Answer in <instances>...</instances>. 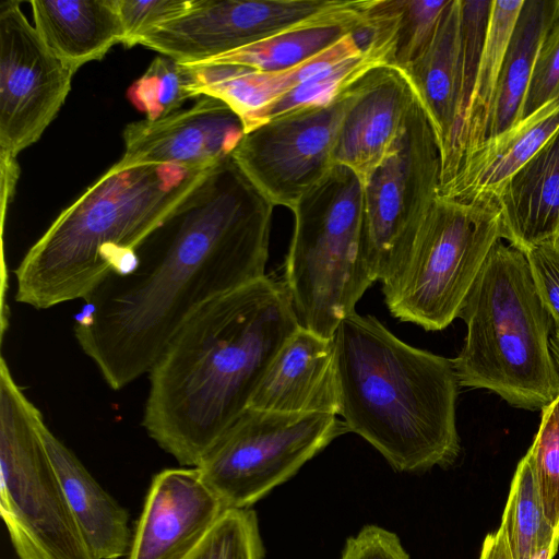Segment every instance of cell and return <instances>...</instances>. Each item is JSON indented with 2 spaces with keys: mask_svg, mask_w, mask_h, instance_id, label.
Segmentation results:
<instances>
[{
  "mask_svg": "<svg viewBox=\"0 0 559 559\" xmlns=\"http://www.w3.org/2000/svg\"><path fill=\"white\" fill-rule=\"evenodd\" d=\"M550 348L559 371V334H555L550 340Z\"/></svg>",
  "mask_w": 559,
  "mask_h": 559,
  "instance_id": "obj_37",
  "label": "cell"
},
{
  "mask_svg": "<svg viewBox=\"0 0 559 559\" xmlns=\"http://www.w3.org/2000/svg\"><path fill=\"white\" fill-rule=\"evenodd\" d=\"M418 95L397 68L377 66L359 78L358 94L336 136L335 165L353 170L362 186L393 151Z\"/></svg>",
  "mask_w": 559,
  "mask_h": 559,
  "instance_id": "obj_16",
  "label": "cell"
},
{
  "mask_svg": "<svg viewBox=\"0 0 559 559\" xmlns=\"http://www.w3.org/2000/svg\"><path fill=\"white\" fill-rule=\"evenodd\" d=\"M538 295L559 333V245L545 242L524 251Z\"/></svg>",
  "mask_w": 559,
  "mask_h": 559,
  "instance_id": "obj_34",
  "label": "cell"
},
{
  "mask_svg": "<svg viewBox=\"0 0 559 559\" xmlns=\"http://www.w3.org/2000/svg\"><path fill=\"white\" fill-rule=\"evenodd\" d=\"M503 240L496 202L438 197L406 261L382 284L393 317L426 331L459 318L492 247Z\"/></svg>",
  "mask_w": 559,
  "mask_h": 559,
  "instance_id": "obj_8",
  "label": "cell"
},
{
  "mask_svg": "<svg viewBox=\"0 0 559 559\" xmlns=\"http://www.w3.org/2000/svg\"><path fill=\"white\" fill-rule=\"evenodd\" d=\"M128 98L146 114V119L155 120L181 109L198 95L190 67L160 55L130 86Z\"/></svg>",
  "mask_w": 559,
  "mask_h": 559,
  "instance_id": "obj_29",
  "label": "cell"
},
{
  "mask_svg": "<svg viewBox=\"0 0 559 559\" xmlns=\"http://www.w3.org/2000/svg\"><path fill=\"white\" fill-rule=\"evenodd\" d=\"M211 168L114 164L26 252L15 270V299L36 309L85 300L109 275L129 272L140 245Z\"/></svg>",
  "mask_w": 559,
  "mask_h": 559,
  "instance_id": "obj_4",
  "label": "cell"
},
{
  "mask_svg": "<svg viewBox=\"0 0 559 559\" xmlns=\"http://www.w3.org/2000/svg\"><path fill=\"white\" fill-rule=\"evenodd\" d=\"M273 209L230 155L144 239L129 272L85 299L74 335L111 389L148 372L206 304L266 276Z\"/></svg>",
  "mask_w": 559,
  "mask_h": 559,
  "instance_id": "obj_1",
  "label": "cell"
},
{
  "mask_svg": "<svg viewBox=\"0 0 559 559\" xmlns=\"http://www.w3.org/2000/svg\"><path fill=\"white\" fill-rule=\"evenodd\" d=\"M246 133L240 116L223 100L201 95L189 108L129 123L118 167L171 166L209 169L230 156Z\"/></svg>",
  "mask_w": 559,
  "mask_h": 559,
  "instance_id": "obj_14",
  "label": "cell"
},
{
  "mask_svg": "<svg viewBox=\"0 0 559 559\" xmlns=\"http://www.w3.org/2000/svg\"><path fill=\"white\" fill-rule=\"evenodd\" d=\"M347 0H191L139 45L182 63L212 60L334 12Z\"/></svg>",
  "mask_w": 559,
  "mask_h": 559,
  "instance_id": "obj_13",
  "label": "cell"
},
{
  "mask_svg": "<svg viewBox=\"0 0 559 559\" xmlns=\"http://www.w3.org/2000/svg\"><path fill=\"white\" fill-rule=\"evenodd\" d=\"M369 3L370 0H348L334 12L212 60L238 63L265 73L293 69L365 25Z\"/></svg>",
  "mask_w": 559,
  "mask_h": 559,
  "instance_id": "obj_25",
  "label": "cell"
},
{
  "mask_svg": "<svg viewBox=\"0 0 559 559\" xmlns=\"http://www.w3.org/2000/svg\"><path fill=\"white\" fill-rule=\"evenodd\" d=\"M299 325L285 285L267 276L206 304L148 371L147 435L179 464L197 467L249 407Z\"/></svg>",
  "mask_w": 559,
  "mask_h": 559,
  "instance_id": "obj_2",
  "label": "cell"
},
{
  "mask_svg": "<svg viewBox=\"0 0 559 559\" xmlns=\"http://www.w3.org/2000/svg\"><path fill=\"white\" fill-rule=\"evenodd\" d=\"M39 409L0 364V512L19 559H97L46 449Z\"/></svg>",
  "mask_w": 559,
  "mask_h": 559,
  "instance_id": "obj_7",
  "label": "cell"
},
{
  "mask_svg": "<svg viewBox=\"0 0 559 559\" xmlns=\"http://www.w3.org/2000/svg\"><path fill=\"white\" fill-rule=\"evenodd\" d=\"M333 342L347 432L400 472L452 465L461 452L452 359L413 347L356 311L342 320Z\"/></svg>",
  "mask_w": 559,
  "mask_h": 559,
  "instance_id": "obj_3",
  "label": "cell"
},
{
  "mask_svg": "<svg viewBox=\"0 0 559 559\" xmlns=\"http://www.w3.org/2000/svg\"><path fill=\"white\" fill-rule=\"evenodd\" d=\"M370 33L361 26L338 43L293 69L265 73L249 67L223 62L202 61L187 63L194 78L198 97L210 95L226 103L243 121L297 87L328 64L370 47Z\"/></svg>",
  "mask_w": 559,
  "mask_h": 559,
  "instance_id": "obj_18",
  "label": "cell"
},
{
  "mask_svg": "<svg viewBox=\"0 0 559 559\" xmlns=\"http://www.w3.org/2000/svg\"><path fill=\"white\" fill-rule=\"evenodd\" d=\"M29 4L37 33L74 72L123 41L116 0H33Z\"/></svg>",
  "mask_w": 559,
  "mask_h": 559,
  "instance_id": "obj_22",
  "label": "cell"
},
{
  "mask_svg": "<svg viewBox=\"0 0 559 559\" xmlns=\"http://www.w3.org/2000/svg\"><path fill=\"white\" fill-rule=\"evenodd\" d=\"M555 241L559 245V236L557 237V239Z\"/></svg>",
  "mask_w": 559,
  "mask_h": 559,
  "instance_id": "obj_39",
  "label": "cell"
},
{
  "mask_svg": "<svg viewBox=\"0 0 559 559\" xmlns=\"http://www.w3.org/2000/svg\"><path fill=\"white\" fill-rule=\"evenodd\" d=\"M362 188L353 170L335 165L292 210L284 285L299 324L328 338L373 284L360 253Z\"/></svg>",
  "mask_w": 559,
  "mask_h": 559,
  "instance_id": "obj_6",
  "label": "cell"
},
{
  "mask_svg": "<svg viewBox=\"0 0 559 559\" xmlns=\"http://www.w3.org/2000/svg\"><path fill=\"white\" fill-rule=\"evenodd\" d=\"M249 407L287 414L338 416L333 338L299 325L274 357Z\"/></svg>",
  "mask_w": 559,
  "mask_h": 559,
  "instance_id": "obj_17",
  "label": "cell"
},
{
  "mask_svg": "<svg viewBox=\"0 0 559 559\" xmlns=\"http://www.w3.org/2000/svg\"><path fill=\"white\" fill-rule=\"evenodd\" d=\"M500 526L513 559H530L546 549H558L559 533L545 514L536 476L526 454L516 466Z\"/></svg>",
  "mask_w": 559,
  "mask_h": 559,
  "instance_id": "obj_28",
  "label": "cell"
},
{
  "mask_svg": "<svg viewBox=\"0 0 559 559\" xmlns=\"http://www.w3.org/2000/svg\"><path fill=\"white\" fill-rule=\"evenodd\" d=\"M255 512L227 509L200 545L185 559H263Z\"/></svg>",
  "mask_w": 559,
  "mask_h": 559,
  "instance_id": "obj_30",
  "label": "cell"
},
{
  "mask_svg": "<svg viewBox=\"0 0 559 559\" xmlns=\"http://www.w3.org/2000/svg\"><path fill=\"white\" fill-rule=\"evenodd\" d=\"M340 559H409V556L394 533L366 525L346 540Z\"/></svg>",
  "mask_w": 559,
  "mask_h": 559,
  "instance_id": "obj_35",
  "label": "cell"
},
{
  "mask_svg": "<svg viewBox=\"0 0 559 559\" xmlns=\"http://www.w3.org/2000/svg\"><path fill=\"white\" fill-rule=\"evenodd\" d=\"M191 0H116L127 47L139 45L150 33L179 17L190 8Z\"/></svg>",
  "mask_w": 559,
  "mask_h": 559,
  "instance_id": "obj_32",
  "label": "cell"
},
{
  "mask_svg": "<svg viewBox=\"0 0 559 559\" xmlns=\"http://www.w3.org/2000/svg\"><path fill=\"white\" fill-rule=\"evenodd\" d=\"M557 97H559V23L549 31L539 48L519 121L530 117Z\"/></svg>",
  "mask_w": 559,
  "mask_h": 559,
  "instance_id": "obj_33",
  "label": "cell"
},
{
  "mask_svg": "<svg viewBox=\"0 0 559 559\" xmlns=\"http://www.w3.org/2000/svg\"><path fill=\"white\" fill-rule=\"evenodd\" d=\"M225 510L197 467L163 469L152 479L127 559H185Z\"/></svg>",
  "mask_w": 559,
  "mask_h": 559,
  "instance_id": "obj_15",
  "label": "cell"
},
{
  "mask_svg": "<svg viewBox=\"0 0 559 559\" xmlns=\"http://www.w3.org/2000/svg\"><path fill=\"white\" fill-rule=\"evenodd\" d=\"M503 239L526 251L559 236V129L501 187Z\"/></svg>",
  "mask_w": 559,
  "mask_h": 559,
  "instance_id": "obj_20",
  "label": "cell"
},
{
  "mask_svg": "<svg viewBox=\"0 0 559 559\" xmlns=\"http://www.w3.org/2000/svg\"><path fill=\"white\" fill-rule=\"evenodd\" d=\"M345 432L337 415L248 407L197 468L226 509H249Z\"/></svg>",
  "mask_w": 559,
  "mask_h": 559,
  "instance_id": "obj_10",
  "label": "cell"
},
{
  "mask_svg": "<svg viewBox=\"0 0 559 559\" xmlns=\"http://www.w3.org/2000/svg\"><path fill=\"white\" fill-rule=\"evenodd\" d=\"M404 72L435 131L442 159L450 146L460 99V0H450L430 44Z\"/></svg>",
  "mask_w": 559,
  "mask_h": 559,
  "instance_id": "obj_23",
  "label": "cell"
},
{
  "mask_svg": "<svg viewBox=\"0 0 559 559\" xmlns=\"http://www.w3.org/2000/svg\"><path fill=\"white\" fill-rule=\"evenodd\" d=\"M479 559H513L506 533L501 526L486 536Z\"/></svg>",
  "mask_w": 559,
  "mask_h": 559,
  "instance_id": "obj_36",
  "label": "cell"
},
{
  "mask_svg": "<svg viewBox=\"0 0 559 559\" xmlns=\"http://www.w3.org/2000/svg\"><path fill=\"white\" fill-rule=\"evenodd\" d=\"M559 129V97L464 157L438 197L460 202H496L504 182Z\"/></svg>",
  "mask_w": 559,
  "mask_h": 559,
  "instance_id": "obj_19",
  "label": "cell"
},
{
  "mask_svg": "<svg viewBox=\"0 0 559 559\" xmlns=\"http://www.w3.org/2000/svg\"><path fill=\"white\" fill-rule=\"evenodd\" d=\"M557 23L559 0H524L506 51L481 143L501 135L519 121L539 48Z\"/></svg>",
  "mask_w": 559,
  "mask_h": 559,
  "instance_id": "obj_24",
  "label": "cell"
},
{
  "mask_svg": "<svg viewBox=\"0 0 559 559\" xmlns=\"http://www.w3.org/2000/svg\"><path fill=\"white\" fill-rule=\"evenodd\" d=\"M526 455L533 466L545 514L559 533V395L542 408Z\"/></svg>",
  "mask_w": 559,
  "mask_h": 559,
  "instance_id": "obj_31",
  "label": "cell"
},
{
  "mask_svg": "<svg viewBox=\"0 0 559 559\" xmlns=\"http://www.w3.org/2000/svg\"><path fill=\"white\" fill-rule=\"evenodd\" d=\"M74 73L46 46L20 2L0 4V157L16 158L40 139Z\"/></svg>",
  "mask_w": 559,
  "mask_h": 559,
  "instance_id": "obj_12",
  "label": "cell"
},
{
  "mask_svg": "<svg viewBox=\"0 0 559 559\" xmlns=\"http://www.w3.org/2000/svg\"><path fill=\"white\" fill-rule=\"evenodd\" d=\"M450 0H370L366 21L389 51L388 66L406 71L430 44Z\"/></svg>",
  "mask_w": 559,
  "mask_h": 559,
  "instance_id": "obj_27",
  "label": "cell"
},
{
  "mask_svg": "<svg viewBox=\"0 0 559 559\" xmlns=\"http://www.w3.org/2000/svg\"><path fill=\"white\" fill-rule=\"evenodd\" d=\"M39 429L69 507L93 555L97 559L127 557L133 536L128 511L99 485L72 450L50 431L44 418Z\"/></svg>",
  "mask_w": 559,
  "mask_h": 559,
  "instance_id": "obj_21",
  "label": "cell"
},
{
  "mask_svg": "<svg viewBox=\"0 0 559 559\" xmlns=\"http://www.w3.org/2000/svg\"><path fill=\"white\" fill-rule=\"evenodd\" d=\"M523 2L524 0H492L473 94L449 152L441 162L439 188L454 176L464 157L483 142L506 51Z\"/></svg>",
  "mask_w": 559,
  "mask_h": 559,
  "instance_id": "obj_26",
  "label": "cell"
},
{
  "mask_svg": "<svg viewBox=\"0 0 559 559\" xmlns=\"http://www.w3.org/2000/svg\"><path fill=\"white\" fill-rule=\"evenodd\" d=\"M359 78L333 100L267 120L243 134L231 157L274 205L290 211L335 167L333 151Z\"/></svg>",
  "mask_w": 559,
  "mask_h": 559,
  "instance_id": "obj_11",
  "label": "cell"
},
{
  "mask_svg": "<svg viewBox=\"0 0 559 559\" xmlns=\"http://www.w3.org/2000/svg\"><path fill=\"white\" fill-rule=\"evenodd\" d=\"M441 157L419 98L386 159L362 188L360 253L372 281L406 261L438 198Z\"/></svg>",
  "mask_w": 559,
  "mask_h": 559,
  "instance_id": "obj_9",
  "label": "cell"
},
{
  "mask_svg": "<svg viewBox=\"0 0 559 559\" xmlns=\"http://www.w3.org/2000/svg\"><path fill=\"white\" fill-rule=\"evenodd\" d=\"M556 552H557L556 549L549 548V549H546L544 551H540V552L534 555L530 559H552L554 556L556 555Z\"/></svg>",
  "mask_w": 559,
  "mask_h": 559,
  "instance_id": "obj_38",
  "label": "cell"
},
{
  "mask_svg": "<svg viewBox=\"0 0 559 559\" xmlns=\"http://www.w3.org/2000/svg\"><path fill=\"white\" fill-rule=\"evenodd\" d=\"M459 318L467 329L452 359L460 386L488 390L528 411H542L559 395L554 322L524 251L496 242Z\"/></svg>",
  "mask_w": 559,
  "mask_h": 559,
  "instance_id": "obj_5",
  "label": "cell"
}]
</instances>
